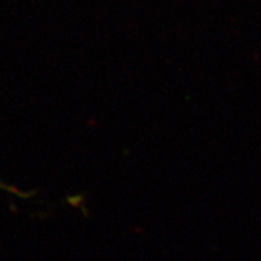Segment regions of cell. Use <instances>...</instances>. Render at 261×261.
Listing matches in <instances>:
<instances>
[{"label":"cell","mask_w":261,"mask_h":261,"mask_svg":"<svg viewBox=\"0 0 261 261\" xmlns=\"http://www.w3.org/2000/svg\"><path fill=\"white\" fill-rule=\"evenodd\" d=\"M0 188H3V189H5V187H4V185H2V184H0Z\"/></svg>","instance_id":"6da1fadb"}]
</instances>
